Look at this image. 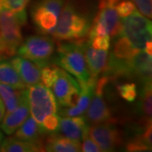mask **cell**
<instances>
[{"mask_svg": "<svg viewBox=\"0 0 152 152\" xmlns=\"http://www.w3.org/2000/svg\"><path fill=\"white\" fill-rule=\"evenodd\" d=\"M91 26L88 14L82 12L70 0L63 7L53 35L58 41L80 40L88 36Z\"/></svg>", "mask_w": 152, "mask_h": 152, "instance_id": "obj_1", "label": "cell"}, {"mask_svg": "<svg viewBox=\"0 0 152 152\" xmlns=\"http://www.w3.org/2000/svg\"><path fill=\"white\" fill-rule=\"evenodd\" d=\"M85 40H77L75 42L59 44L58 55L54 63L75 77L79 83H88L93 79L89 69L84 53Z\"/></svg>", "mask_w": 152, "mask_h": 152, "instance_id": "obj_2", "label": "cell"}, {"mask_svg": "<svg viewBox=\"0 0 152 152\" xmlns=\"http://www.w3.org/2000/svg\"><path fill=\"white\" fill-rule=\"evenodd\" d=\"M26 10L0 12V56H14L22 42L21 27L26 25Z\"/></svg>", "mask_w": 152, "mask_h": 152, "instance_id": "obj_3", "label": "cell"}, {"mask_svg": "<svg viewBox=\"0 0 152 152\" xmlns=\"http://www.w3.org/2000/svg\"><path fill=\"white\" fill-rule=\"evenodd\" d=\"M151 21L136 10L120 20L118 37H124L135 48L144 50L146 42L151 40Z\"/></svg>", "mask_w": 152, "mask_h": 152, "instance_id": "obj_4", "label": "cell"}, {"mask_svg": "<svg viewBox=\"0 0 152 152\" xmlns=\"http://www.w3.org/2000/svg\"><path fill=\"white\" fill-rule=\"evenodd\" d=\"M120 0H101L99 10L91 23L90 31L88 33L89 39L108 35L117 37L120 28V16L115 9V5Z\"/></svg>", "mask_w": 152, "mask_h": 152, "instance_id": "obj_5", "label": "cell"}, {"mask_svg": "<svg viewBox=\"0 0 152 152\" xmlns=\"http://www.w3.org/2000/svg\"><path fill=\"white\" fill-rule=\"evenodd\" d=\"M31 116L36 122L42 124L43 118L49 114L58 112V102L50 88L37 83L26 89Z\"/></svg>", "mask_w": 152, "mask_h": 152, "instance_id": "obj_6", "label": "cell"}, {"mask_svg": "<svg viewBox=\"0 0 152 152\" xmlns=\"http://www.w3.org/2000/svg\"><path fill=\"white\" fill-rule=\"evenodd\" d=\"M53 40L45 36L28 37L18 48L17 54L42 67L48 65L54 53Z\"/></svg>", "mask_w": 152, "mask_h": 152, "instance_id": "obj_7", "label": "cell"}, {"mask_svg": "<svg viewBox=\"0 0 152 152\" xmlns=\"http://www.w3.org/2000/svg\"><path fill=\"white\" fill-rule=\"evenodd\" d=\"M108 81L109 79L105 75L96 80L94 94L87 108L86 116L87 122L91 124L113 123L112 113L104 98V90L107 86Z\"/></svg>", "mask_w": 152, "mask_h": 152, "instance_id": "obj_8", "label": "cell"}, {"mask_svg": "<svg viewBox=\"0 0 152 152\" xmlns=\"http://www.w3.org/2000/svg\"><path fill=\"white\" fill-rule=\"evenodd\" d=\"M51 88L57 102L63 107L75 106L80 96V87L79 82L64 69H60Z\"/></svg>", "mask_w": 152, "mask_h": 152, "instance_id": "obj_9", "label": "cell"}, {"mask_svg": "<svg viewBox=\"0 0 152 152\" xmlns=\"http://www.w3.org/2000/svg\"><path fill=\"white\" fill-rule=\"evenodd\" d=\"M88 134L102 149V151H113L122 144L120 131L111 123L93 125L89 128Z\"/></svg>", "mask_w": 152, "mask_h": 152, "instance_id": "obj_10", "label": "cell"}, {"mask_svg": "<svg viewBox=\"0 0 152 152\" xmlns=\"http://www.w3.org/2000/svg\"><path fill=\"white\" fill-rule=\"evenodd\" d=\"M151 55L140 50L125 61L124 77L140 83L151 81Z\"/></svg>", "mask_w": 152, "mask_h": 152, "instance_id": "obj_11", "label": "cell"}, {"mask_svg": "<svg viewBox=\"0 0 152 152\" xmlns=\"http://www.w3.org/2000/svg\"><path fill=\"white\" fill-rule=\"evenodd\" d=\"M29 113L30 108L26 95V89H25L18 107L14 111L7 113L5 116H4L0 124L1 129L8 135L14 134L26 121Z\"/></svg>", "mask_w": 152, "mask_h": 152, "instance_id": "obj_12", "label": "cell"}, {"mask_svg": "<svg viewBox=\"0 0 152 152\" xmlns=\"http://www.w3.org/2000/svg\"><path fill=\"white\" fill-rule=\"evenodd\" d=\"M10 63L26 86H31L40 82L41 72L43 68L42 65L21 57L14 58Z\"/></svg>", "mask_w": 152, "mask_h": 152, "instance_id": "obj_13", "label": "cell"}, {"mask_svg": "<svg viewBox=\"0 0 152 152\" xmlns=\"http://www.w3.org/2000/svg\"><path fill=\"white\" fill-rule=\"evenodd\" d=\"M84 53L90 74L93 79H98L106 68L108 60V52L103 49H96L91 45L90 40H85Z\"/></svg>", "mask_w": 152, "mask_h": 152, "instance_id": "obj_14", "label": "cell"}, {"mask_svg": "<svg viewBox=\"0 0 152 152\" xmlns=\"http://www.w3.org/2000/svg\"><path fill=\"white\" fill-rule=\"evenodd\" d=\"M89 124L86 117H67L60 121L58 132L65 137L77 141H81L89 132Z\"/></svg>", "mask_w": 152, "mask_h": 152, "instance_id": "obj_15", "label": "cell"}, {"mask_svg": "<svg viewBox=\"0 0 152 152\" xmlns=\"http://www.w3.org/2000/svg\"><path fill=\"white\" fill-rule=\"evenodd\" d=\"M96 80H92L88 83H80L79 85L80 87V92L76 104L73 107L61 108L59 110V113L66 117L80 116L84 113L91 101Z\"/></svg>", "mask_w": 152, "mask_h": 152, "instance_id": "obj_16", "label": "cell"}, {"mask_svg": "<svg viewBox=\"0 0 152 152\" xmlns=\"http://www.w3.org/2000/svg\"><path fill=\"white\" fill-rule=\"evenodd\" d=\"M43 150L48 152H79L81 151V145L80 141L52 133L43 142Z\"/></svg>", "mask_w": 152, "mask_h": 152, "instance_id": "obj_17", "label": "cell"}, {"mask_svg": "<svg viewBox=\"0 0 152 152\" xmlns=\"http://www.w3.org/2000/svg\"><path fill=\"white\" fill-rule=\"evenodd\" d=\"M46 134L47 133L44 130L42 126L37 124L36 120L29 115L23 124L16 131L15 137L25 141L43 145L42 137Z\"/></svg>", "mask_w": 152, "mask_h": 152, "instance_id": "obj_18", "label": "cell"}, {"mask_svg": "<svg viewBox=\"0 0 152 152\" xmlns=\"http://www.w3.org/2000/svg\"><path fill=\"white\" fill-rule=\"evenodd\" d=\"M152 86L151 81L143 83L140 90V98L137 103L136 112L140 116L145 124L151 123L152 113Z\"/></svg>", "mask_w": 152, "mask_h": 152, "instance_id": "obj_19", "label": "cell"}, {"mask_svg": "<svg viewBox=\"0 0 152 152\" xmlns=\"http://www.w3.org/2000/svg\"><path fill=\"white\" fill-rule=\"evenodd\" d=\"M3 152H37L44 151L43 145L25 141L16 137H8L0 145Z\"/></svg>", "mask_w": 152, "mask_h": 152, "instance_id": "obj_20", "label": "cell"}, {"mask_svg": "<svg viewBox=\"0 0 152 152\" xmlns=\"http://www.w3.org/2000/svg\"><path fill=\"white\" fill-rule=\"evenodd\" d=\"M24 90H18L5 84L0 83V98L2 99L7 113H10L18 107Z\"/></svg>", "mask_w": 152, "mask_h": 152, "instance_id": "obj_21", "label": "cell"}, {"mask_svg": "<svg viewBox=\"0 0 152 152\" xmlns=\"http://www.w3.org/2000/svg\"><path fill=\"white\" fill-rule=\"evenodd\" d=\"M0 83L18 90H25L26 88L11 63L6 61L0 63Z\"/></svg>", "mask_w": 152, "mask_h": 152, "instance_id": "obj_22", "label": "cell"}, {"mask_svg": "<svg viewBox=\"0 0 152 152\" xmlns=\"http://www.w3.org/2000/svg\"><path fill=\"white\" fill-rule=\"evenodd\" d=\"M140 51V49L135 48L126 37H117L116 41L114 42L113 50L111 55L116 58L127 59L136 54Z\"/></svg>", "mask_w": 152, "mask_h": 152, "instance_id": "obj_23", "label": "cell"}, {"mask_svg": "<svg viewBox=\"0 0 152 152\" xmlns=\"http://www.w3.org/2000/svg\"><path fill=\"white\" fill-rule=\"evenodd\" d=\"M64 3L65 0H39L33 5L32 10L53 14L59 17Z\"/></svg>", "mask_w": 152, "mask_h": 152, "instance_id": "obj_24", "label": "cell"}, {"mask_svg": "<svg viewBox=\"0 0 152 152\" xmlns=\"http://www.w3.org/2000/svg\"><path fill=\"white\" fill-rule=\"evenodd\" d=\"M120 96L126 102H133L137 97V88L134 83H124L117 86Z\"/></svg>", "mask_w": 152, "mask_h": 152, "instance_id": "obj_25", "label": "cell"}, {"mask_svg": "<svg viewBox=\"0 0 152 152\" xmlns=\"http://www.w3.org/2000/svg\"><path fill=\"white\" fill-rule=\"evenodd\" d=\"M31 0H0V12L16 11L25 10Z\"/></svg>", "mask_w": 152, "mask_h": 152, "instance_id": "obj_26", "label": "cell"}, {"mask_svg": "<svg viewBox=\"0 0 152 152\" xmlns=\"http://www.w3.org/2000/svg\"><path fill=\"white\" fill-rule=\"evenodd\" d=\"M61 118L56 113L49 114L46 116L42 122V126L47 134L58 133L59 129Z\"/></svg>", "mask_w": 152, "mask_h": 152, "instance_id": "obj_27", "label": "cell"}, {"mask_svg": "<svg viewBox=\"0 0 152 152\" xmlns=\"http://www.w3.org/2000/svg\"><path fill=\"white\" fill-rule=\"evenodd\" d=\"M58 69H59V67L58 66H51L48 64L44 66L41 72V80L42 81L44 86L51 88L56 76L58 75Z\"/></svg>", "mask_w": 152, "mask_h": 152, "instance_id": "obj_28", "label": "cell"}, {"mask_svg": "<svg viewBox=\"0 0 152 152\" xmlns=\"http://www.w3.org/2000/svg\"><path fill=\"white\" fill-rule=\"evenodd\" d=\"M115 9L121 18L129 15L137 10L134 4L129 0H120L115 5Z\"/></svg>", "mask_w": 152, "mask_h": 152, "instance_id": "obj_29", "label": "cell"}, {"mask_svg": "<svg viewBox=\"0 0 152 152\" xmlns=\"http://www.w3.org/2000/svg\"><path fill=\"white\" fill-rule=\"evenodd\" d=\"M89 39V38H88ZM90 40V39H89ZM91 45L96 49H103L108 51L110 48V36H98L90 40Z\"/></svg>", "mask_w": 152, "mask_h": 152, "instance_id": "obj_30", "label": "cell"}, {"mask_svg": "<svg viewBox=\"0 0 152 152\" xmlns=\"http://www.w3.org/2000/svg\"><path fill=\"white\" fill-rule=\"evenodd\" d=\"M143 15L148 19H151L152 16V0H133Z\"/></svg>", "mask_w": 152, "mask_h": 152, "instance_id": "obj_31", "label": "cell"}, {"mask_svg": "<svg viewBox=\"0 0 152 152\" xmlns=\"http://www.w3.org/2000/svg\"><path fill=\"white\" fill-rule=\"evenodd\" d=\"M81 151L83 152H101L102 149L99 147L97 144L87 134L82 139Z\"/></svg>", "mask_w": 152, "mask_h": 152, "instance_id": "obj_32", "label": "cell"}, {"mask_svg": "<svg viewBox=\"0 0 152 152\" xmlns=\"http://www.w3.org/2000/svg\"><path fill=\"white\" fill-rule=\"evenodd\" d=\"M144 51L148 53L149 55H152V42L151 40L146 42V43L145 45V48H144Z\"/></svg>", "mask_w": 152, "mask_h": 152, "instance_id": "obj_33", "label": "cell"}, {"mask_svg": "<svg viewBox=\"0 0 152 152\" xmlns=\"http://www.w3.org/2000/svg\"><path fill=\"white\" fill-rule=\"evenodd\" d=\"M4 114H5V107H4V105L2 99L0 98V122L3 119Z\"/></svg>", "mask_w": 152, "mask_h": 152, "instance_id": "obj_34", "label": "cell"}, {"mask_svg": "<svg viewBox=\"0 0 152 152\" xmlns=\"http://www.w3.org/2000/svg\"><path fill=\"white\" fill-rule=\"evenodd\" d=\"M2 140H3V134L0 131V145H1V143H2Z\"/></svg>", "mask_w": 152, "mask_h": 152, "instance_id": "obj_35", "label": "cell"}]
</instances>
